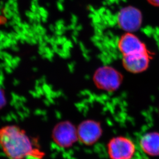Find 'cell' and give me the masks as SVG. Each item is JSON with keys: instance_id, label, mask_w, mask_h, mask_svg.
<instances>
[{"instance_id": "52a82bcc", "label": "cell", "mask_w": 159, "mask_h": 159, "mask_svg": "<svg viewBox=\"0 0 159 159\" xmlns=\"http://www.w3.org/2000/svg\"><path fill=\"white\" fill-rule=\"evenodd\" d=\"M78 139L85 145H92L98 141L102 134V128L96 121H83L77 128Z\"/></svg>"}, {"instance_id": "6da1fadb", "label": "cell", "mask_w": 159, "mask_h": 159, "mask_svg": "<svg viewBox=\"0 0 159 159\" xmlns=\"http://www.w3.org/2000/svg\"><path fill=\"white\" fill-rule=\"evenodd\" d=\"M0 146L11 159H23L32 152V146L25 133L16 126H7L0 130Z\"/></svg>"}, {"instance_id": "3957f363", "label": "cell", "mask_w": 159, "mask_h": 159, "mask_svg": "<svg viewBox=\"0 0 159 159\" xmlns=\"http://www.w3.org/2000/svg\"><path fill=\"white\" fill-rule=\"evenodd\" d=\"M142 15L136 8L125 6L117 14V22L121 29L125 33H133L139 29L142 24Z\"/></svg>"}, {"instance_id": "5b68a950", "label": "cell", "mask_w": 159, "mask_h": 159, "mask_svg": "<svg viewBox=\"0 0 159 159\" xmlns=\"http://www.w3.org/2000/svg\"><path fill=\"white\" fill-rule=\"evenodd\" d=\"M52 135L56 144L63 148L70 147L78 139L77 128L68 121L57 124L54 129Z\"/></svg>"}, {"instance_id": "7a4b0ae2", "label": "cell", "mask_w": 159, "mask_h": 159, "mask_svg": "<svg viewBox=\"0 0 159 159\" xmlns=\"http://www.w3.org/2000/svg\"><path fill=\"white\" fill-rule=\"evenodd\" d=\"M93 81L99 89L107 92L117 89L121 84L122 76L115 68L104 66L98 68L93 75Z\"/></svg>"}, {"instance_id": "9c48e42d", "label": "cell", "mask_w": 159, "mask_h": 159, "mask_svg": "<svg viewBox=\"0 0 159 159\" xmlns=\"http://www.w3.org/2000/svg\"><path fill=\"white\" fill-rule=\"evenodd\" d=\"M143 152L148 156H159V132H150L143 135L139 141Z\"/></svg>"}, {"instance_id": "8fae6325", "label": "cell", "mask_w": 159, "mask_h": 159, "mask_svg": "<svg viewBox=\"0 0 159 159\" xmlns=\"http://www.w3.org/2000/svg\"><path fill=\"white\" fill-rule=\"evenodd\" d=\"M151 4L155 6H159V0H147Z\"/></svg>"}, {"instance_id": "ba28073f", "label": "cell", "mask_w": 159, "mask_h": 159, "mask_svg": "<svg viewBox=\"0 0 159 159\" xmlns=\"http://www.w3.org/2000/svg\"><path fill=\"white\" fill-rule=\"evenodd\" d=\"M150 56L149 53L122 56V63L126 70L133 74L143 72L149 67Z\"/></svg>"}, {"instance_id": "8992f818", "label": "cell", "mask_w": 159, "mask_h": 159, "mask_svg": "<svg viewBox=\"0 0 159 159\" xmlns=\"http://www.w3.org/2000/svg\"><path fill=\"white\" fill-rule=\"evenodd\" d=\"M117 46L122 56L149 53L146 44L133 33H125L118 40Z\"/></svg>"}, {"instance_id": "30bf717a", "label": "cell", "mask_w": 159, "mask_h": 159, "mask_svg": "<svg viewBox=\"0 0 159 159\" xmlns=\"http://www.w3.org/2000/svg\"><path fill=\"white\" fill-rule=\"evenodd\" d=\"M6 103V99L3 91L0 89V109L3 107Z\"/></svg>"}, {"instance_id": "277c9868", "label": "cell", "mask_w": 159, "mask_h": 159, "mask_svg": "<svg viewBox=\"0 0 159 159\" xmlns=\"http://www.w3.org/2000/svg\"><path fill=\"white\" fill-rule=\"evenodd\" d=\"M136 151L134 143L128 138L118 136L109 142L107 152L111 159H131Z\"/></svg>"}]
</instances>
